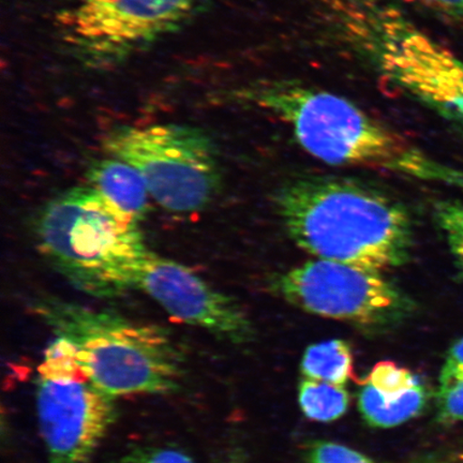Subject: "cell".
<instances>
[{"mask_svg": "<svg viewBox=\"0 0 463 463\" xmlns=\"http://www.w3.org/2000/svg\"><path fill=\"white\" fill-rule=\"evenodd\" d=\"M278 217L295 245L317 259L382 271L408 262L412 220L402 203L339 177H305L275 195Z\"/></svg>", "mask_w": 463, "mask_h": 463, "instance_id": "cell-1", "label": "cell"}, {"mask_svg": "<svg viewBox=\"0 0 463 463\" xmlns=\"http://www.w3.org/2000/svg\"><path fill=\"white\" fill-rule=\"evenodd\" d=\"M285 123L307 153L327 165L425 181L430 157L345 97L294 80H266L235 95Z\"/></svg>", "mask_w": 463, "mask_h": 463, "instance_id": "cell-2", "label": "cell"}, {"mask_svg": "<svg viewBox=\"0 0 463 463\" xmlns=\"http://www.w3.org/2000/svg\"><path fill=\"white\" fill-rule=\"evenodd\" d=\"M32 310L108 395H169L181 389L183 357L164 328L51 295L34 299Z\"/></svg>", "mask_w": 463, "mask_h": 463, "instance_id": "cell-3", "label": "cell"}, {"mask_svg": "<svg viewBox=\"0 0 463 463\" xmlns=\"http://www.w3.org/2000/svg\"><path fill=\"white\" fill-rule=\"evenodd\" d=\"M40 252L80 292L99 298L136 288L149 253L138 222L116 210L90 186L63 191L40 212Z\"/></svg>", "mask_w": 463, "mask_h": 463, "instance_id": "cell-4", "label": "cell"}, {"mask_svg": "<svg viewBox=\"0 0 463 463\" xmlns=\"http://www.w3.org/2000/svg\"><path fill=\"white\" fill-rule=\"evenodd\" d=\"M102 148L135 166L152 198L173 213L205 210L222 184L215 145L196 127H119L104 137Z\"/></svg>", "mask_w": 463, "mask_h": 463, "instance_id": "cell-5", "label": "cell"}, {"mask_svg": "<svg viewBox=\"0 0 463 463\" xmlns=\"http://www.w3.org/2000/svg\"><path fill=\"white\" fill-rule=\"evenodd\" d=\"M274 292L308 314L381 334L410 320L414 300L379 271L317 259L275 277Z\"/></svg>", "mask_w": 463, "mask_h": 463, "instance_id": "cell-6", "label": "cell"}, {"mask_svg": "<svg viewBox=\"0 0 463 463\" xmlns=\"http://www.w3.org/2000/svg\"><path fill=\"white\" fill-rule=\"evenodd\" d=\"M115 401L92 383L67 345L54 339L36 375L46 463H90L118 418Z\"/></svg>", "mask_w": 463, "mask_h": 463, "instance_id": "cell-7", "label": "cell"}, {"mask_svg": "<svg viewBox=\"0 0 463 463\" xmlns=\"http://www.w3.org/2000/svg\"><path fill=\"white\" fill-rule=\"evenodd\" d=\"M213 0H72L65 37L90 68L113 67L181 29Z\"/></svg>", "mask_w": 463, "mask_h": 463, "instance_id": "cell-8", "label": "cell"}, {"mask_svg": "<svg viewBox=\"0 0 463 463\" xmlns=\"http://www.w3.org/2000/svg\"><path fill=\"white\" fill-rule=\"evenodd\" d=\"M136 288L148 294L174 320L204 329L219 339L245 345L254 337L253 324L237 300L176 260L149 251Z\"/></svg>", "mask_w": 463, "mask_h": 463, "instance_id": "cell-9", "label": "cell"}, {"mask_svg": "<svg viewBox=\"0 0 463 463\" xmlns=\"http://www.w3.org/2000/svg\"><path fill=\"white\" fill-rule=\"evenodd\" d=\"M407 91L437 113L463 101V61L433 39L426 40L409 63Z\"/></svg>", "mask_w": 463, "mask_h": 463, "instance_id": "cell-10", "label": "cell"}, {"mask_svg": "<svg viewBox=\"0 0 463 463\" xmlns=\"http://www.w3.org/2000/svg\"><path fill=\"white\" fill-rule=\"evenodd\" d=\"M86 177L89 186L125 216L140 222L146 215L152 195L135 166L109 156L92 162Z\"/></svg>", "mask_w": 463, "mask_h": 463, "instance_id": "cell-11", "label": "cell"}, {"mask_svg": "<svg viewBox=\"0 0 463 463\" xmlns=\"http://www.w3.org/2000/svg\"><path fill=\"white\" fill-rule=\"evenodd\" d=\"M358 407L367 424L375 428H392L418 418L425 410L430 392L420 383L397 398H385L368 382H361Z\"/></svg>", "mask_w": 463, "mask_h": 463, "instance_id": "cell-12", "label": "cell"}, {"mask_svg": "<svg viewBox=\"0 0 463 463\" xmlns=\"http://www.w3.org/2000/svg\"><path fill=\"white\" fill-rule=\"evenodd\" d=\"M300 369L305 378L339 386H345L349 380H356L352 347L341 339L307 347Z\"/></svg>", "mask_w": 463, "mask_h": 463, "instance_id": "cell-13", "label": "cell"}, {"mask_svg": "<svg viewBox=\"0 0 463 463\" xmlns=\"http://www.w3.org/2000/svg\"><path fill=\"white\" fill-rule=\"evenodd\" d=\"M298 401L307 419L331 422L346 413L350 395L345 386L304 378L298 387Z\"/></svg>", "mask_w": 463, "mask_h": 463, "instance_id": "cell-14", "label": "cell"}, {"mask_svg": "<svg viewBox=\"0 0 463 463\" xmlns=\"http://www.w3.org/2000/svg\"><path fill=\"white\" fill-rule=\"evenodd\" d=\"M433 217L447 241L456 269L463 281V202L437 201L433 205Z\"/></svg>", "mask_w": 463, "mask_h": 463, "instance_id": "cell-15", "label": "cell"}, {"mask_svg": "<svg viewBox=\"0 0 463 463\" xmlns=\"http://www.w3.org/2000/svg\"><path fill=\"white\" fill-rule=\"evenodd\" d=\"M366 382L389 399L402 396L403 392L420 383V381L409 369L387 361L376 364Z\"/></svg>", "mask_w": 463, "mask_h": 463, "instance_id": "cell-16", "label": "cell"}, {"mask_svg": "<svg viewBox=\"0 0 463 463\" xmlns=\"http://www.w3.org/2000/svg\"><path fill=\"white\" fill-rule=\"evenodd\" d=\"M304 459L306 463H376L360 451L323 439L306 445Z\"/></svg>", "mask_w": 463, "mask_h": 463, "instance_id": "cell-17", "label": "cell"}, {"mask_svg": "<svg viewBox=\"0 0 463 463\" xmlns=\"http://www.w3.org/2000/svg\"><path fill=\"white\" fill-rule=\"evenodd\" d=\"M114 463H196L186 451L164 445L138 447L119 457Z\"/></svg>", "mask_w": 463, "mask_h": 463, "instance_id": "cell-18", "label": "cell"}, {"mask_svg": "<svg viewBox=\"0 0 463 463\" xmlns=\"http://www.w3.org/2000/svg\"><path fill=\"white\" fill-rule=\"evenodd\" d=\"M438 420L443 424L463 421V380L439 384Z\"/></svg>", "mask_w": 463, "mask_h": 463, "instance_id": "cell-19", "label": "cell"}, {"mask_svg": "<svg viewBox=\"0 0 463 463\" xmlns=\"http://www.w3.org/2000/svg\"><path fill=\"white\" fill-rule=\"evenodd\" d=\"M459 380H463V337L450 346L439 375V384Z\"/></svg>", "mask_w": 463, "mask_h": 463, "instance_id": "cell-20", "label": "cell"}, {"mask_svg": "<svg viewBox=\"0 0 463 463\" xmlns=\"http://www.w3.org/2000/svg\"><path fill=\"white\" fill-rule=\"evenodd\" d=\"M439 14L463 23V0H411Z\"/></svg>", "mask_w": 463, "mask_h": 463, "instance_id": "cell-21", "label": "cell"}, {"mask_svg": "<svg viewBox=\"0 0 463 463\" xmlns=\"http://www.w3.org/2000/svg\"><path fill=\"white\" fill-rule=\"evenodd\" d=\"M216 463H249V459L244 450L233 448L225 450L223 455L219 456Z\"/></svg>", "mask_w": 463, "mask_h": 463, "instance_id": "cell-22", "label": "cell"}]
</instances>
